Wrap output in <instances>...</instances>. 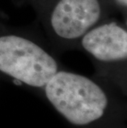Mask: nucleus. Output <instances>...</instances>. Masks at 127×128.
I'll list each match as a JSON object with an SVG mask.
<instances>
[{"mask_svg":"<svg viewBox=\"0 0 127 128\" xmlns=\"http://www.w3.org/2000/svg\"><path fill=\"white\" fill-rule=\"evenodd\" d=\"M47 98L69 122L83 126L103 115L107 105L104 92L84 76L56 72L45 84Z\"/></svg>","mask_w":127,"mask_h":128,"instance_id":"f257e3e1","label":"nucleus"},{"mask_svg":"<svg viewBox=\"0 0 127 128\" xmlns=\"http://www.w3.org/2000/svg\"><path fill=\"white\" fill-rule=\"evenodd\" d=\"M57 63L44 50L25 38L0 37V70L33 87H43L57 72Z\"/></svg>","mask_w":127,"mask_h":128,"instance_id":"f03ea898","label":"nucleus"},{"mask_svg":"<svg viewBox=\"0 0 127 128\" xmlns=\"http://www.w3.org/2000/svg\"><path fill=\"white\" fill-rule=\"evenodd\" d=\"M98 0H60L51 16V25L58 36L74 39L84 34L100 17Z\"/></svg>","mask_w":127,"mask_h":128,"instance_id":"7ed1b4c3","label":"nucleus"},{"mask_svg":"<svg viewBox=\"0 0 127 128\" xmlns=\"http://www.w3.org/2000/svg\"><path fill=\"white\" fill-rule=\"evenodd\" d=\"M83 48L102 61L126 59L127 33L116 23L100 26L88 32L83 38Z\"/></svg>","mask_w":127,"mask_h":128,"instance_id":"20e7f679","label":"nucleus"},{"mask_svg":"<svg viewBox=\"0 0 127 128\" xmlns=\"http://www.w3.org/2000/svg\"><path fill=\"white\" fill-rule=\"evenodd\" d=\"M117 1L120 2L121 4L122 5H125V6H126V4H127V0H117Z\"/></svg>","mask_w":127,"mask_h":128,"instance_id":"39448f33","label":"nucleus"}]
</instances>
